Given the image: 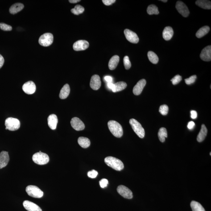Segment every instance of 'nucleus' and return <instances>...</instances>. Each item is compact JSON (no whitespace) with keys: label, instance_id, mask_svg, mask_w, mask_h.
<instances>
[{"label":"nucleus","instance_id":"nucleus-15","mask_svg":"<svg viewBox=\"0 0 211 211\" xmlns=\"http://www.w3.org/2000/svg\"><path fill=\"white\" fill-rule=\"evenodd\" d=\"M200 57L201 60L205 61H210L211 60V46H208L205 47L201 51Z\"/></svg>","mask_w":211,"mask_h":211},{"label":"nucleus","instance_id":"nucleus-47","mask_svg":"<svg viewBox=\"0 0 211 211\" xmlns=\"http://www.w3.org/2000/svg\"><path fill=\"white\" fill-rule=\"evenodd\" d=\"M80 1V0H69V2L71 3H76Z\"/></svg>","mask_w":211,"mask_h":211},{"label":"nucleus","instance_id":"nucleus-32","mask_svg":"<svg viewBox=\"0 0 211 211\" xmlns=\"http://www.w3.org/2000/svg\"><path fill=\"white\" fill-rule=\"evenodd\" d=\"M147 13L150 15L158 14H159L158 8L156 5H151L148 6L147 8Z\"/></svg>","mask_w":211,"mask_h":211},{"label":"nucleus","instance_id":"nucleus-41","mask_svg":"<svg viewBox=\"0 0 211 211\" xmlns=\"http://www.w3.org/2000/svg\"><path fill=\"white\" fill-rule=\"evenodd\" d=\"M115 0H102V2L106 6H109L115 2Z\"/></svg>","mask_w":211,"mask_h":211},{"label":"nucleus","instance_id":"nucleus-30","mask_svg":"<svg viewBox=\"0 0 211 211\" xmlns=\"http://www.w3.org/2000/svg\"><path fill=\"white\" fill-rule=\"evenodd\" d=\"M115 89L113 92H117L121 91L125 89L127 87V84L124 82H118L114 84Z\"/></svg>","mask_w":211,"mask_h":211},{"label":"nucleus","instance_id":"nucleus-2","mask_svg":"<svg viewBox=\"0 0 211 211\" xmlns=\"http://www.w3.org/2000/svg\"><path fill=\"white\" fill-rule=\"evenodd\" d=\"M107 165L117 171H121L124 168L123 163L120 159L112 156H108L105 159Z\"/></svg>","mask_w":211,"mask_h":211},{"label":"nucleus","instance_id":"nucleus-43","mask_svg":"<svg viewBox=\"0 0 211 211\" xmlns=\"http://www.w3.org/2000/svg\"><path fill=\"white\" fill-rule=\"evenodd\" d=\"M191 117L192 119H196L197 117V114L196 111L192 110L191 112Z\"/></svg>","mask_w":211,"mask_h":211},{"label":"nucleus","instance_id":"nucleus-6","mask_svg":"<svg viewBox=\"0 0 211 211\" xmlns=\"http://www.w3.org/2000/svg\"><path fill=\"white\" fill-rule=\"evenodd\" d=\"M26 192L31 197L40 198L43 197V192L39 187L34 185H29L26 187Z\"/></svg>","mask_w":211,"mask_h":211},{"label":"nucleus","instance_id":"nucleus-13","mask_svg":"<svg viewBox=\"0 0 211 211\" xmlns=\"http://www.w3.org/2000/svg\"><path fill=\"white\" fill-rule=\"evenodd\" d=\"M22 90L27 94H32L36 90V86L33 82L29 81L24 84Z\"/></svg>","mask_w":211,"mask_h":211},{"label":"nucleus","instance_id":"nucleus-21","mask_svg":"<svg viewBox=\"0 0 211 211\" xmlns=\"http://www.w3.org/2000/svg\"><path fill=\"white\" fill-rule=\"evenodd\" d=\"M70 92V88L68 84H65L61 90L59 97L60 98L64 99L67 98Z\"/></svg>","mask_w":211,"mask_h":211},{"label":"nucleus","instance_id":"nucleus-14","mask_svg":"<svg viewBox=\"0 0 211 211\" xmlns=\"http://www.w3.org/2000/svg\"><path fill=\"white\" fill-rule=\"evenodd\" d=\"M101 82L99 76L98 75H94L92 76L90 85L92 89L95 90H98L101 87Z\"/></svg>","mask_w":211,"mask_h":211},{"label":"nucleus","instance_id":"nucleus-37","mask_svg":"<svg viewBox=\"0 0 211 211\" xmlns=\"http://www.w3.org/2000/svg\"><path fill=\"white\" fill-rule=\"evenodd\" d=\"M196 78H197V76L196 75H193V76H191L188 78L184 80H185L186 83L188 85H190V84L194 83Z\"/></svg>","mask_w":211,"mask_h":211},{"label":"nucleus","instance_id":"nucleus-35","mask_svg":"<svg viewBox=\"0 0 211 211\" xmlns=\"http://www.w3.org/2000/svg\"><path fill=\"white\" fill-rule=\"evenodd\" d=\"M123 62L124 66L125 68L127 70L130 69L131 67V63L129 60V57L128 56H125L124 58Z\"/></svg>","mask_w":211,"mask_h":211},{"label":"nucleus","instance_id":"nucleus-11","mask_svg":"<svg viewBox=\"0 0 211 211\" xmlns=\"http://www.w3.org/2000/svg\"><path fill=\"white\" fill-rule=\"evenodd\" d=\"M71 124L72 127L77 131L83 130L85 128V125L83 122L77 117H75L72 118L71 120Z\"/></svg>","mask_w":211,"mask_h":211},{"label":"nucleus","instance_id":"nucleus-10","mask_svg":"<svg viewBox=\"0 0 211 211\" xmlns=\"http://www.w3.org/2000/svg\"><path fill=\"white\" fill-rule=\"evenodd\" d=\"M124 33L127 39L131 43H137L139 42V39L138 36L134 32L128 29H126L124 31Z\"/></svg>","mask_w":211,"mask_h":211},{"label":"nucleus","instance_id":"nucleus-49","mask_svg":"<svg viewBox=\"0 0 211 211\" xmlns=\"http://www.w3.org/2000/svg\"><path fill=\"white\" fill-rule=\"evenodd\" d=\"M210 155H211V153H210Z\"/></svg>","mask_w":211,"mask_h":211},{"label":"nucleus","instance_id":"nucleus-19","mask_svg":"<svg viewBox=\"0 0 211 211\" xmlns=\"http://www.w3.org/2000/svg\"><path fill=\"white\" fill-rule=\"evenodd\" d=\"M58 123V117L56 115L51 114L49 116L48 124L51 130H55L56 129Z\"/></svg>","mask_w":211,"mask_h":211},{"label":"nucleus","instance_id":"nucleus-26","mask_svg":"<svg viewBox=\"0 0 211 211\" xmlns=\"http://www.w3.org/2000/svg\"><path fill=\"white\" fill-rule=\"evenodd\" d=\"M78 143L81 147L83 148H87L89 147L90 145V140L86 137H79L78 139Z\"/></svg>","mask_w":211,"mask_h":211},{"label":"nucleus","instance_id":"nucleus-24","mask_svg":"<svg viewBox=\"0 0 211 211\" xmlns=\"http://www.w3.org/2000/svg\"><path fill=\"white\" fill-rule=\"evenodd\" d=\"M24 8V5L23 4L20 3L14 4L11 6L9 11L10 14H15L21 11Z\"/></svg>","mask_w":211,"mask_h":211},{"label":"nucleus","instance_id":"nucleus-22","mask_svg":"<svg viewBox=\"0 0 211 211\" xmlns=\"http://www.w3.org/2000/svg\"><path fill=\"white\" fill-rule=\"evenodd\" d=\"M207 129L205 125L203 124L201 126V130L197 135V140L198 142H203L207 134Z\"/></svg>","mask_w":211,"mask_h":211},{"label":"nucleus","instance_id":"nucleus-16","mask_svg":"<svg viewBox=\"0 0 211 211\" xmlns=\"http://www.w3.org/2000/svg\"><path fill=\"white\" fill-rule=\"evenodd\" d=\"M146 81L145 79L140 80L136 84L133 89V93L136 96H138L141 94L142 90L146 85Z\"/></svg>","mask_w":211,"mask_h":211},{"label":"nucleus","instance_id":"nucleus-8","mask_svg":"<svg viewBox=\"0 0 211 211\" xmlns=\"http://www.w3.org/2000/svg\"><path fill=\"white\" fill-rule=\"evenodd\" d=\"M176 7L178 12L183 17H187L189 15L190 11L188 7L182 1H177L176 2Z\"/></svg>","mask_w":211,"mask_h":211},{"label":"nucleus","instance_id":"nucleus-38","mask_svg":"<svg viewBox=\"0 0 211 211\" xmlns=\"http://www.w3.org/2000/svg\"><path fill=\"white\" fill-rule=\"evenodd\" d=\"M181 76L179 75H177L172 79H171V81H172L173 84L176 85V84H178L181 81Z\"/></svg>","mask_w":211,"mask_h":211},{"label":"nucleus","instance_id":"nucleus-17","mask_svg":"<svg viewBox=\"0 0 211 211\" xmlns=\"http://www.w3.org/2000/svg\"><path fill=\"white\" fill-rule=\"evenodd\" d=\"M23 204L25 209L28 211H42L39 206L29 200H25Z\"/></svg>","mask_w":211,"mask_h":211},{"label":"nucleus","instance_id":"nucleus-7","mask_svg":"<svg viewBox=\"0 0 211 211\" xmlns=\"http://www.w3.org/2000/svg\"><path fill=\"white\" fill-rule=\"evenodd\" d=\"M53 36L51 33H46L41 36L39 40V44L44 47L51 45L53 42Z\"/></svg>","mask_w":211,"mask_h":211},{"label":"nucleus","instance_id":"nucleus-23","mask_svg":"<svg viewBox=\"0 0 211 211\" xmlns=\"http://www.w3.org/2000/svg\"><path fill=\"white\" fill-rule=\"evenodd\" d=\"M119 57L117 55L113 56L110 59L109 63V67L110 70H113L115 69L119 63Z\"/></svg>","mask_w":211,"mask_h":211},{"label":"nucleus","instance_id":"nucleus-3","mask_svg":"<svg viewBox=\"0 0 211 211\" xmlns=\"http://www.w3.org/2000/svg\"><path fill=\"white\" fill-rule=\"evenodd\" d=\"M32 159L35 163L39 165L46 164L49 161L48 155L41 151L34 154L33 156Z\"/></svg>","mask_w":211,"mask_h":211},{"label":"nucleus","instance_id":"nucleus-9","mask_svg":"<svg viewBox=\"0 0 211 211\" xmlns=\"http://www.w3.org/2000/svg\"><path fill=\"white\" fill-rule=\"evenodd\" d=\"M117 192L125 198L131 199L133 197L132 192L128 187L124 185H120L117 188Z\"/></svg>","mask_w":211,"mask_h":211},{"label":"nucleus","instance_id":"nucleus-39","mask_svg":"<svg viewBox=\"0 0 211 211\" xmlns=\"http://www.w3.org/2000/svg\"><path fill=\"white\" fill-rule=\"evenodd\" d=\"M97 175H98V172L94 170L89 171L88 173V177L91 178H95L97 176Z\"/></svg>","mask_w":211,"mask_h":211},{"label":"nucleus","instance_id":"nucleus-42","mask_svg":"<svg viewBox=\"0 0 211 211\" xmlns=\"http://www.w3.org/2000/svg\"><path fill=\"white\" fill-rule=\"evenodd\" d=\"M195 125L194 122H193V121H190V122H188V125H187V127L190 130H192L194 127Z\"/></svg>","mask_w":211,"mask_h":211},{"label":"nucleus","instance_id":"nucleus-18","mask_svg":"<svg viewBox=\"0 0 211 211\" xmlns=\"http://www.w3.org/2000/svg\"><path fill=\"white\" fill-rule=\"evenodd\" d=\"M10 160L8 152L2 151L0 153V169L4 168L7 165Z\"/></svg>","mask_w":211,"mask_h":211},{"label":"nucleus","instance_id":"nucleus-34","mask_svg":"<svg viewBox=\"0 0 211 211\" xmlns=\"http://www.w3.org/2000/svg\"><path fill=\"white\" fill-rule=\"evenodd\" d=\"M168 107L167 105H164L161 106L159 109V112L162 115H167L168 113Z\"/></svg>","mask_w":211,"mask_h":211},{"label":"nucleus","instance_id":"nucleus-1","mask_svg":"<svg viewBox=\"0 0 211 211\" xmlns=\"http://www.w3.org/2000/svg\"><path fill=\"white\" fill-rule=\"evenodd\" d=\"M108 127L111 132L115 137L120 138L123 135V129L121 125L117 121H109L108 123Z\"/></svg>","mask_w":211,"mask_h":211},{"label":"nucleus","instance_id":"nucleus-46","mask_svg":"<svg viewBox=\"0 0 211 211\" xmlns=\"http://www.w3.org/2000/svg\"><path fill=\"white\" fill-rule=\"evenodd\" d=\"M4 62H5V60L4 58L2 55H0V68L3 66Z\"/></svg>","mask_w":211,"mask_h":211},{"label":"nucleus","instance_id":"nucleus-12","mask_svg":"<svg viewBox=\"0 0 211 211\" xmlns=\"http://www.w3.org/2000/svg\"><path fill=\"white\" fill-rule=\"evenodd\" d=\"M89 43L85 40H80L75 42L73 44V49L75 51H83L89 47Z\"/></svg>","mask_w":211,"mask_h":211},{"label":"nucleus","instance_id":"nucleus-29","mask_svg":"<svg viewBox=\"0 0 211 211\" xmlns=\"http://www.w3.org/2000/svg\"><path fill=\"white\" fill-rule=\"evenodd\" d=\"M158 138L162 142L165 141V138L167 137V132L165 128H161L159 130L158 133Z\"/></svg>","mask_w":211,"mask_h":211},{"label":"nucleus","instance_id":"nucleus-36","mask_svg":"<svg viewBox=\"0 0 211 211\" xmlns=\"http://www.w3.org/2000/svg\"><path fill=\"white\" fill-rule=\"evenodd\" d=\"M0 29L3 31H10L12 30V27L10 25L3 23H0Z\"/></svg>","mask_w":211,"mask_h":211},{"label":"nucleus","instance_id":"nucleus-40","mask_svg":"<svg viewBox=\"0 0 211 211\" xmlns=\"http://www.w3.org/2000/svg\"><path fill=\"white\" fill-rule=\"evenodd\" d=\"M109 181L107 179H102L100 180L99 181V184L100 186L102 188H105L107 186Z\"/></svg>","mask_w":211,"mask_h":211},{"label":"nucleus","instance_id":"nucleus-31","mask_svg":"<svg viewBox=\"0 0 211 211\" xmlns=\"http://www.w3.org/2000/svg\"><path fill=\"white\" fill-rule=\"evenodd\" d=\"M147 56L149 60L152 63L156 64L158 63L159 58H158L157 55L155 52L151 51H149L148 52Z\"/></svg>","mask_w":211,"mask_h":211},{"label":"nucleus","instance_id":"nucleus-44","mask_svg":"<svg viewBox=\"0 0 211 211\" xmlns=\"http://www.w3.org/2000/svg\"><path fill=\"white\" fill-rule=\"evenodd\" d=\"M107 86L108 88H109V89L112 90V91L113 92L115 89L114 84H113L112 83H108Z\"/></svg>","mask_w":211,"mask_h":211},{"label":"nucleus","instance_id":"nucleus-28","mask_svg":"<svg viewBox=\"0 0 211 211\" xmlns=\"http://www.w3.org/2000/svg\"><path fill=\"white\" fill-rule=\"evenodd\" d=\"M191 206L192 211H206L201 204L194 200L191 202Z\"/></svg>","mask_w":211,"mask_h":211},{"label":"nucleus","instance_id":"nucleus-25","mask_svg":"<svg viewBox=\"0 0 211 211\" xmlns=\"http://www.w3.org/2000/svg\"><path fill=\"white\" fill-rule=\"evenodd\" d=\"M196 5L206 10H210L211 2L210 1L205 0H198L196 2Z\"/></svg>","mask_w":211,"mask_h":211},{"label":"nucleus","instance_id":"nucleus-45","mask_svg":"<svg viewBox=\"0 0 211 211\" xmlns=\"http://www.w3.org/2000/svg\"><path fill=\"white\" fill-rule=\"evenodd\" d=\"M105 80L108 83H110L112 82L113 78L112 77L109 76H105Z\"/></svg>","mask_w":211,"mask_h":211},{"label":"nucleus","instance_id":"nucleus-20","mask_svg":"<svg viewBox=\"0 0 211 211\" xmlns=\"http://www.w3.org/2000/svg\"><path fill=\"white\" fill-rule=\"evenodd\" d=\"M173 34L174 31L172 27L167 26L163 30L162 35L165 40L168 41L172 39Z\"/></svg>","mask_w":211,"mask_h":211},{"label":"nucleus","instance_id":"nucleus-4","mask_svg":"<svg viewBox=\"0 0 211 211\" xmlns=\"http://www.w3.org/2000/svg\"><path fill=\"white\" fill-rule=\"evenodd\" d=\"M130 123L134 132L141 138L145 136V130L141 124L136 120L132 118L130 121Z\"/></svg>","mask_w":211,"mask_h":211},{"label":"nucleus","instance_id":"nucleus-5","mask_svg":"<svg viewBox=\"0 0 211 211\" xmlns=\"http://www.w3.org/2000/svg\"><path fill=\"white\" fill-rule=\"evenodd\" d=\"M5 125L6 127V130L14 131L19 128L20 123L19 120L17 118L9 117L5 121Z\"/></svg>","mask_w":211,"mask_h":211},{"label":"nucleus","instance_id":"nucleus-27","mask_svg":"<svg viewBox=\"0 0 211 211\" xmlns=\"http://www.w3.org/2000/svg\"><path fill=\"white\" fill-rule=\"evenodd\" d=\"M210 28L208 26H204L202 27L197 31L196 36L198 38H201L206 35L209 32Z\"/></svg>","mask_w":211,"mask_h":211},{"label":"nucleus","instance_id":"nucleus-48","mask_svg":"<svg viewBox=\"0 0 211 211\" xmlns=\"http://www.w3.org/2000/svg\"><path fill=\"white\" fill-rule=\"evenodd\" d=\"M162 1V2H167V0H162V1Z\"/></svg>","mask_w":211,"mask_h":211},{"label":"nucleus","instance_id":"nucleus-33","mask_svg":"<svg viewBox=\"0 0 211 211\" xmlns=\"http://www.w3.org/2000/svg\"><path fill=\"white\" fill-rule=\"evenodd\" d=\"M84 11V7L80 5H77L75 6L74 8L71 9V12L73 13L75 15H79L83 12Z\"/></svg>","mask_w":211,"mask_h":211}]
</instances>
